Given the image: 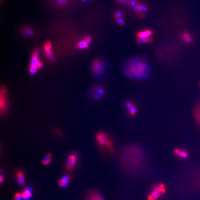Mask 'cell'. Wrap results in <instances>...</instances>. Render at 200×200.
I'll use <instances>...</instances> for the list:
<instances>
[{
	"instance_id": "1",
	"label": "cell",
	"mask_w": 200,
	"mask_h": 200,
	"mask_svg": "<svg viewBox=\"0 0 200 200\" xmlns=\"http://www.w3.org/2000/svg\"><path fill=\"white\" fill-rule=\"evenodd\" d=\"M146 153L140 146L130 145L121 149L119 162L122 169L125 171H133L141 168L146 161Z\"/></svg>"
},
{
	"instance_id": "2",
	"label": "cell",
	"mask_w": 200,
	"mask_h": 200,
	"mask_svg": "<svg viewBox=\"0 0 200 200\" xmlns=\"http://www.w3.org/2000/svg\"><path fill=\"white\" fill-rule=\"evenodd\" d=\"M121 70L126 77L135 80H144L151 73V67L148 61L140 57L127 58L122 62Z\"/></svg>"
},
{
	"instance_id": "3",
	"label": "cell",
	"mask_w": 200,
	"mask_h": 200,
	"mask_svg": "<svg viewBox=\"0 0 200 200\" xmlns=\"http://www.w3.org/2000/svg\"><path fill=\"white\" fill-rule=\"evenodd\" d=\"M166 192V188L164 183H159L153 186L147 196V200H158Z\"/></svg>"
},
{
	"instance_id": "4",
	"label": "cell",
	"mask_w": 200,
	"mask_h": 200,
	"mask_svg": "<svg viewBox=\"0 0 200 200\" xmlns=\"http://www.w3.org/2000/svg\"><path fill=\"white\" fill-rule=\"evenodd\" d=\"M106 69V66L103 62L99 59H95L92 65L93 74L96 76L99 77L103 75Z\"/></svg>"
},
{
	"instance_id": "5",
	"label": "cell",
	"mask_w": 200,
	"mask_h": 200,
	"mask_svg": "<svg viewBox=\"0 0 200 200\" xmlns=\"http://www.w3.org/2000/svg\"><path fill=\"white\" fill-rule=\"evenodd\" d=\"M8 108L7 91L6 88L1 86L0 91V112L3 114L6 112Z\"/></svg>"
},
{
	"instance_id": "6",
	"label": "cell",
	"mask_w": 200,
	"mask_h": 200,
	"mask_svg": "<svg viewBox=\"0 0 200 200\" xmlns=\"http://www.w3.org/2000/svg\"><path fill=\"white\" fill-rule=\"evenodd\" d=\"M77 162V155L75 153L71 154L68 157L66 164V170L67 171L71 172L73 170Z\"/></svg>"
},
{
	"instance_id": "7",
	"label": "cell",
	"mask_w": 200,
	"mask_h": 200,
	"mask_svg": "<svg viewBox=\"0 0 200 200\" xmlns=\"http://www.w3.org/2000/svg\"><path fill=\"white\" fill-rule=\"evenodd\" d=\"M85 200H104V197L99 192L92 190L86 196Z\"/></svg>"
},
{
	"instance_id": "8",
	"label": "cell",
	"mask_w": 200,
	"mask_h": 200,
	"mask_svg": "<svg viewBox=\"0 0 200 200\" xmlns=\"http://www.w3.org/2000/svg\"><path fill=\"white\" fill-rule=\"evenodd\" d=\"M72 178L71 175H67L63 176L59 180L58 182V185L60 187L64 188L66 187L71 181Z\"/></svg>"
},
{
	"instance_id": "9",
	"label": "cell",
	"mask_w": 200,
	"mask_h": 200,
	"mask_svg": "<svg viewBox=\"0 0 200 200\" xmlns=\"http://www.w3.org/2000/svg\"><path fill=\"white\" fill-rule=\"evenodd\" d=\"M39 53V50L38 49H36L33 50V54L32 58H31L30 66L34 67L37 68L38 62L39 61L38 59Z\"/></svg>"
},
{
	"instance_id": "10",
	"label": "cell",
	"mask_w": 200,
	"mask_h": 200,
	"mask_svg": "<svg viewBox=\"0 0 200 200\" xmlns=\"http://www.w3.org/2000/svg\"><path fill=\"white\" fill-rule=\"evenodd\" d=\"M96 139L100 146H103L106 145L108 140L107 139V135L105 133H98L96 135Z\"/></svg>"
},
{
	"instance_id": "11",
	"label": "cell",
	"mask_w": 200,
	"mask_h": 200,
	"mask_svg": "<svg viewBox=\"0 0 200 200\" xmlns=\"http://www.w3.org/2000/svg\"><path fill=\"white\" fill-rule=\"evenodd\" d=\"M104 91L103 89L100 86H98L94 88L93 97L96 99H99L104 95Z\"/></svg>"
},
{
	"instance_id": "12",
	"label": "cell",
	"mask_w": 200,
	"mask_h": 200,
	"mask_svg": "<svg viewBox=\"0 0 200 200\" xmlns=\"http://www.w3.org/2000/svg\"><path fill=\"white\" fill-rule=\"evenodd\" d=\"M152 31L150 30L143 31L137 34L138 39H144L148 38L151 37Z\"/></svg>"
},
{
	"instance_id": "13",
	"label": "cell",
	"mask_w": 200,
	"mask_h": 200,
	"mask_svg": "<svg viewBox=\"0 0 200 200\" xmlns=\"http://www.w3.org/2000/svg\"><path fill=\"white\" fill-rule=\"evenodd\" d=\"M16 178L18 184L22 186L25 183V176L23 171H19L17 172Z\"/></svg>"
},
{
	"instance_id": "14",
	"label": "cell",
	"mask_w": 200,
	"mask_h": 200,
	"mask_svg": "<svg viewBox=\"0 0 200 200\" xmlns=\"http://www.w3.org/2000/svg\"><path fill=\"white\" fill-rule=\"evenodd\" d=\"M175 154L177 156L179 157V158H187L188 156V154L187 151L186 150L181 149H176L175 150Z\"/></svg>"
},
{
	"instance_id": "15",
	"label": "cell",
	"mask_w": 200,
	"mask_h": 200,
	"mask_svg": "<svg viewBox=\"0 0 200 200\" xmlns=\"http://www.w3.org/2000/svg\"><path fill=\"white\" fill-rule=\"evenodd\" d=\"M194 114L197 123L200 126V103L196 106L194 110Z\"/></svg>"
},
{
	"instance_id": "16",
	"label": "cell",
	"mask_w": 200,
	"mask_h": 200,
	"mask_svg": "<svg viewBox=\"0 0 200 200\" xmlns=\"http://www.w3.org/2000/svg\"><path fill=\"white\" fill-rule=\"evenodd\" d=\"M22 197L23 199L28 200L32 198L33 194L30 189H25L21 193Z\"/></svg>"
},
{
	"instance_id": "17",
	"label": "cell",
	"mask_w": 200,
	"mask_h": 200,
	"mask_svg": "<svg viewBox=\"0 0 200 200\" xmlns=\"http://www.w3.org/2000/svg\"><path fill=\"white\" fill-rule=\"evenodd\" d=\"M88 45L89 44H88L86 42L83 40L78 42L76 45V47L79 49H85L88 48Z\"/></svg>"
},
{
	"instance_id": "18",
	"label": "cell",
	"mask_w": 200,
	"mask_h": 200,
	"mask_svg": "<svg viewBox=\"0 0 200 200\" xmlns=\"http://www.w3.org/2000/svg\"><path fill=\"white\" fill-rule=\"evenodd\" d=\"M52 158V155L50 153H47L46 156L42 160V163L44 165H48L50 163Z\"/></svg>"
},
{
	"instance_id": "19",
	"label": "cell",
	"mask_w": 200,
	"mask_h": 200,
	"mask_svg": "<svg viewBox=\"0 0 200 200\" xmlns=\"http://www.w3.org/2000/svg\"><path fill=\"white\" fill-rule=\"evenodd\" d=\"M51 47H52V45L50 42H46L44 45V50H45L46 54H47L52 51Z\"/></svg>"
},
{
	"instance_id": "20",
	"label": "cell",
	"mask_w": 200,
	"mask_h": 200,
	"mask_svg": "<svg viewBox=\"0 0 200 200\" xmlns=\"http://www.w3.org/2000/svg\"><path fill=\"white\" fill-rule=\"evenodd\" d=\"M33 32L32 29L29 27H26L23 30V34L25 35H29V36H33Z\"/></svg>"
},
{
	"instance_id": "21",
	"label": "cell",
	"mask_w": 200,
	"mask_h": 200,
	"mask_svg": "<svg viewBox=\"0 0 200 200\" xmlns=\"http://www.w3.org/2000/svg\"><path fill=\"white\" fill-rule=\"evenodd\" d=\"M183 38L184 40L187 43H191L192 42V38L191 36L188 33H185L183 35Z\"/></svg>"
},
{
	"instance_id": "22",
	"label": "cell",
	"mask_w": 200,
	"mask_h": 200,
	"mask_svg": "<svg viewBox=\"0 0 200 200\" xmlns=\"http://www.w3.org/2000/svg\"><path fill=\"white\" fill-rule=\"evenodd\" d=\"M152 40V39L151 37L148 38L144 39H138V41L140 43H149Z\"/></svg>"
},
{
	"instance_id": "23",
	"label": "cell",
	"mask_w": 200,
	"mask_h": 200,
	"mask_svg": "<svg viewBox=\"0 0 200 200\" xmlns=\"http://www.w3.org/2000/svg\"><path fill=\"white\" fill-rule=\"evenodd\" d=\"M56 4L59 6H63L64 4H66L68 0H55Z\"/></svg>"
},
{
	"instance_id": "24",
	"label": "cell",
	"mask_w": 200,
	"mask_h": 200,
	"mask_svg": "<svg viewBox=\"0 0 200 200\" xmlns=\"http://www.w3.org/2000/svg\"><path fill=\"white\" fill-rule=\"evenodd\" d=\"M128 111L131 115H133L137 112V109L134 106H132L128 108Z\"/></svg>"
},
{
	"instance_id": "25",
	"label": "cell",
	"mask_w": 200,
	"mask_h": 200,
	"mask_svg": "<svg viewBox=\"0 0 200 200\" xmlns=\"http://www.w3.org/2000/svg\"><path fill=\"white\" fill-rule=\"evenodd\" d=\"M37 68L34 67H29V71L30 73L32 74H35L37 71Z\"/></svg>"
},
{
	"instance_id": "26",
	"label": "cell",
	"mask_w": 200,
	"mask_h": 200,
	"mask_svg": "<svg viewBox=\"0 0 200 200\" xmlns=\"http://www.w3.org/2000/svg\"><path fill=\"white\" fill-rule=\"evenodd\" d=\"M22 198V197L21 194L20 193H16V194H15L14 196L13 200H21Z\"/></svg>"
},
{
	"instance_id": "27",
	"label": "cell",
	"mask_w": 200,
	"mask_h": 200,
	"mask_svg": "<svg viewBox=\"0 0 200 200\" xmlns=\"http://www.w3.org/2000/svg\"><path fill=\"white\" fill-rule=\"evenodd\" d=\"M116 21L120 25H123L124 24V21L121 18H117Z\"/></svg>"
},
{
	"instance_id": "28",
	"label": "cell",
	"mask_w": 200,
	"mask_h": 200,
	"mask_svg": "<svg viewBox=\"0 0 200 200\" xmlns=\"http://www.w3.org/2000/svg\"><path fill=\"white\" fill-rule=\"evenodd\" d=\"M84 40H85V41L88 44H89V43H90L91 42V37L90 36H86V37L85 38Z\"/></svg>"
},
{
	"instance_id": "29",
	"label": "cell",
	"mask_w": 200,
	"mask_h": 200,
	"mask_svg": "<svg viewBox=\"0 0 200 200\" xmlns=\"http://www.w3.org/2000/svg\"><path fill=\"white\" fill-rule=\"evenodd\" d=\"M43 66V62H41V61H38L37 63V68L38 69H40Z\"/></svg>"
},
{
	"instance_id": "30",
	"label": "cell",
	"mask_w": 200,
	"mask_h": 200,
	"mask_svg": "<svg viewBox=\"0 0 200 200\" xmlns=\"http://www.w3.org/2000/svg\"><path fill=\"white\" fill-rule=\"evenodd\" d=\"M116 16L117 17V18H120L121 16V13L120 12H116Z\"/></svg>"
},
{
	"instance_id": "31",
	"label": "cell",
	"mask_w": 200,
	"mask_h": 200,
	"mask_svg": "<svg viewBox=\"0 0 200 200\" xmlns=\"http://www.w3.org/2000/svg\"><path fill=\"white\" fill-rule=\"evenodd\" d=\"M3 181H4V178H3V176L1 175H0V183H2L3 182Z\"/></svg>"
},
{
	"instance_id": "32",
	"label": "cell",
	"mask_w": 200,
	"mask_h": 200,
	"mask_svg": "<svg viewBox=\"0 0 200 200\" xmlns=\"http://www.w3.org/2000/svg\"><path fill=\"white\" fill-rule=\"evenodd\" d=\"M84 0V1H86V0Z\"/></svg>"
},
{
	"instance_id": "33",
	"label": "cell",
	"mask_w": 200,
	"mask_h": 200,
	"mask_svg": "<svg viewBox=\"0 0 200 200\" xmlns=\"http://www.w3.org/2000/svg\"></svg>"
}]
</instances>
